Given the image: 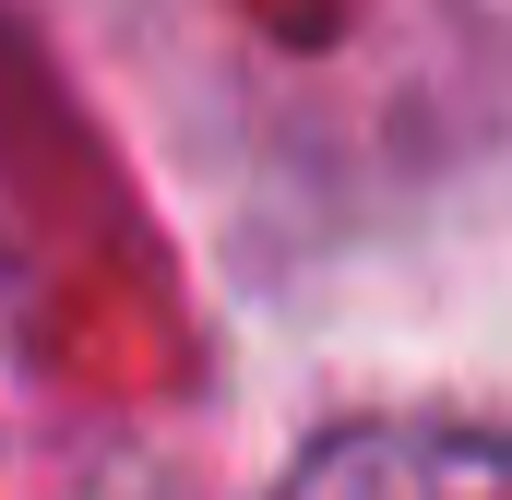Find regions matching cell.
Instances as JSON below:
<instances>
[{
	"label": "cell",
	"mask_w": 512,
	"mask_h": 500,
	"mask_svg": "<svg viewBox=\"0 0 512 500\" xmlns=\"http://www.w3.org/2000/svg\"><path fill=\"white\" fill-rule=\"evenodd\" d=\"M274 500H512V429H346Z\"/></svg>",
	"instance_id": "1"
}]
</instances>
